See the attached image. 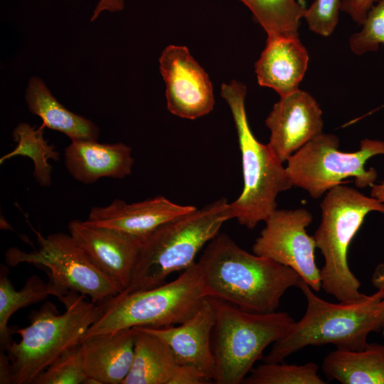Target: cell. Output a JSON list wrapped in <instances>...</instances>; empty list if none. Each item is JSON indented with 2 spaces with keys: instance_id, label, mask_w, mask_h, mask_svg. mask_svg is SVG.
Segmentation results:
<instances>
[{
  "instance_id": "6da1fadb",
  "label": "cell",
  "mask_w": 384,
  "mask_h": 384,
  "mask_svg": "<svg viewBox=\"0 0 384 384\" xmlns=\"http://www.w3.org/2000/svg\"><path fill=\"white\" fill-rule=\"evenodd\" d=\"M208 297L250 312L270 313L285 292L302 279L292 268L251 254L227 234H218L196 261Z\"/></svg>"
},
{
  "instance_id": "7a4b0ae2",
  "label": "cell",
  "mask_w": 384,
  "mask_h": 384,
  "mask_svg": "<svg viewBox=\"0 0 384 384\" xmlns=\"http://www.w3.org/2000/svg\"><path fill=\"white\" fill-rule=\"evenodd\" d=\"M306 300L302 318L272 344L264 363H279L309 346L333 344L336 349L360 351L369 343L372 332L384 326V288L370 295L348 302L331 303L316 296L302 279L298 287Z\"/></svg>"
},
{
  "instance_id": "3957f363",
  "label": "cell",
  "mask_w": 384,
  "mask_h": 384,
  "mask_svg": "<svg viewBox=\"0 0 384 384\" xmlns=\"http://www.w3.org/2000/svg\"><path fill=\"white\" fill-rule=\"evenodd\" d=\"M230 219H233L230 203L221 198L158 228L142 242L131 283L121 292L154 288L173 272L189 267Z\"/></svg>"
},
{
  "instance_id": "277c9868",
  "label": "cell",
  "mask_w": 384,
  "mask_h": 384,
  "mask_svg": "<svg viewBox=\"0 0 384 384\" xmlns=\"http://www.w3.org/2000/svg\"><path fill=\"white\" fill-rule=\"evenodd\" d=\"M65 311L58 314L50 302L32 312L30 325L16 330L21 336L6 349L11 383L33 384L35 378L55 360L80 343L87 329L100 317V303L71 292L62 302Z\"/></svg>"
},
{
  "instance_id": "5b68a950",
  "label": "cell",
  "mask_w": 384,
  "mask_h": 384,
  "mask_svg": "<svg viewBox=\"0 0 384 384\" xmlns=\"http://www.w3.org/2000/svg\"><path fill=\"white\" fill-rule=\"evenodd\" d=\"M246 86L237 80L221 86V96L230 107L237 132L244 183L240 196L230 203L231 213L241 225L253 229L277 209L279 193L293 186L286 167L253 134L246 114Z\"/></svg>"
},
{
  "instance_id": "8992f818",
  "label": "cell",
  "mask_w": 384,
  "mask_h": 384,
  "mask_svg": "<svg viewBox=\"0 0 384 384\" xmlns=\"http://www.w3.org/2000/svg\"><path fill=\"white\" fill-rule=\"evenodd\" d=\"M320 207L321 220L314 238L324 257L321 289L338 302L358 300L366 294L349 267L348 247L370 212L384 214V203L340 184L325 193Z\"/></svg>"
},
{
  "instance_id": "52a82bcc",
  "label": "cell",
  "mask_w": 384,
  "mask_h": 384,
  "mask_svg": "<svg viewBox=\"0 0 384 384\" xmlns=\"http://www.w3.org/2000/svg\"><path fill=\"white\" fill-rule=\"evenodd\" d=\"M207 297L196 261L170 282L146 290L120 292L101 302L102 315L87 329L82 341L121 329L180 324L191 316Z\"/></svg>"
},
{
  "instance_id": "ba28073f",
  "label": "cell",
  "mask_w": 384,
  "mask_h": 384,
  "mask_svg": "<svg viewBox=\"0 0 384 384\" xmlns=\"http://www.w3.org/2000/svg\"><path fill=\"white\" fill-rule=\"evenodd\" d=\"M215 309L212 346L217 384H240L262 359L265 349L282 338L295 320L287 312L255 313L209 297Z\"/></svg>"
},
{
  "instance_id": "9c48e42d",
  "label": "cell",
  "mask_w": 384,
  "mask_h": 384,
  "mask_svg": "<svg viewBox=\"0 0 384 384\" xmlns=\"http://www.w3.org/2000/svg\"><path fill=\"white\" fill-rule=\"evenodd\" d=\"M339 145L335 134L322 133L291 156L286 170L292 186L316 199L349 177L354 178L358 188L371 187L378 173L365 165L371 157L384 155V141L362 139L360 149L353 152L339 151Z\"/></svg>"
},
{
  "instance_id": "30bf717a",
  "label": "cell",
  "mask_w": 384,
  "mask_h": 384,
  "mask_svg": "<svg viewBox=\"0 0 384 384\" xmlns=\"http://www.w3.org/2000/svg\"><path fill=\"white\" fill-rule=\"evenodd\" d=\"M38 250L26 252L11 247L6 262L16 267L26 262L49 270V279L69 292L89 296L92 302L101 303L122 291L105 273L69 234L55 233L43 236L36 232Z\"/></svg>"
},
{
  "instance_id": "8fae6325",
  "label": "cell",
  "mask_w": 384,
  "mask_h": 384,
  "mask_svg": "<svg viewBox=\"0 0 384 384\" xmlns=\"http://www.w3.org/2000/svg\"><path fill=\"white\" fill-rule=\"evenodd\" d=\"M313 216L304 208L276 209L264 222L253 253L270 258L294 270L315 292L321 289V270L315 262L316 244L306 228Z\"/></svg>"
},
{
  "instance_id": "7c38bea8",
  "label": "cell",
  "mask_w": 384,
  "mask_h": 384,
  "mask_svg": "<svg viewBox=\"0 0 384 384\" xmlns=\"http://www.w3.org/2000/svg\"><path fill=\"white\" fill-rule=\"evenodd\" d=\"M159 62L166 85L167 109L171 114L195 119L212 111L215 98L211 81L187 47L168 46Z\"/></svg>"
},
{
  "instance_id": "4fadbf2b",
  "label": "cell",
  "mask_w": 384,
  "mask_h": 384,
  "mask_svg": "<svg viewBox=\"0 0 384 384\" xmlns=\"http://www.w3.org/2000/svg\"><path fill=\"white\" fill-rule=\"evenodd\" d=\"M265 124L270 131L267 145L283 164L323 133L322 110L309 92L299 89L280 97L266 118Z\"/></svg>"
},
{
  "instance_id": "5bb4252c",
  "label": "cell",
  "mask_w": 384,
  "mask_h": 384,
  "mask_svg": "<svg viewBox=\"0 0 384 384\" xmlns=\"http://www.w3.org/2000/svg\"><path fill=\"white\" fill-rule=\"evenodd\" d=\"M195 208L175 203L162 196L132 203L116 198L106 206L92 207L85 221L119 231L142 242L162 225Z\"/></svg>"
},
{
  "instance_id": "9a60e30c",
  "label": "cell",
  "mask_w": 384,
  "mask_h": 384,
  "mask_svg": "<svg viewBox=\"0 0 384 384\" xmlns=\"http://www.w3.org/2000/svg\"><path fill=\"white\" fill-rule=\"evenodd\" d=\"M215 322V309L207 297L191 316L177 326L141 328L160 338L178 364L193 366L214 381L216 368L212 334Z\"/></svg>"
},
{
  "instance_id": "2e32d148",
  "label": "cell",
  "mask_w": 384,
  "mask_h": 384,
  "mask_svg": "<svg viewBox=\"0 0 384 384\" xmlns=\"http://www.w3.org/2000/svg\"><path fill=\"white\" fill-rule=\"evenodd\" d=\"M70 235L122 291L131 283L141 242L119 231L96 227L79 219L68 225Z\"/></svg>"
},
{
  "instance_id": "e0dca14e",
  "label": "cell",
  "mask_w": 384,
  "mask_h": 384,
  "mask_svg": "<svg viewBox=\"0 0 384 384\" xmlns=\"http://www.w3.org/2000/svg\"><path fill=\"white\" fill-rule=\"evenodd\" d=\"M308 63V52L299 36H267L266 46L255 63V73L260 86L284 97L299 90Z\"/></svg>"
},
{
  "instance_id": "ac0fdd59",
  "label": "cell",
  "mask_w": 384,
  "mask_h": 384,
  "mask_svg": "<svg viewBox=\"0 0 384 384\" xmlns=\"http://www.w3.org/2000/svg\"><path fill=\"white\" fill-rule=\"evenodd\" d=\"M134 161L131 147L122 142L74 140L64 151L68 171L77 181L85 184L105 177L123 178L129 176Z\"/></svg>"
},
{
  "instance_id": "d6986e66",
  "label": "cell",
  "mask_w": 384,
  "mask_h": 384,
  "mask_svg": "<svg viewBox=\"0 0 384 384\" xmlns=\"http://www.w3.org/2000/svg\"><path fill=\"white\" fill-rule=\"evenodd\" d=\"M80 347L88 378L98 384H122L133 361L134 329L89 336L80 342Z\"/></svg>"
},
{
  "instance_id": "ffe728a7",
  "label": "cell",
  "mask_w": 384,
  "mask_h": 384,
  "mask_svg": "<svg viewBox=\"0 0 384 384\" xmlns=\"http://www.w3.org/2000/svg\"><path fill=\"white\" fill-rule=\"evenodd\" d=\"M29 111L43 120V124L74 140H98L100 128L90 119L67 110L51 94L38 77H31L26 90Z\"/></svg>"
},
{
  "instance_id": "44dd1931",
  "label": "cell",
  "mask_w": 384,
  "mask_h": 384,
  "mask_svg": "<svg viewBox=\"0 0 384 384\" xmlns=\"http://www.w3.org/2000/svg\"><path fill=\"white\" fill-rule=\"evenodd\" d=\"M322 370L343 384H384V343H368L360 351H331L323 360Z\"/></svg>"
},
{
  "instance_id": "7402d4cb",
  "label": "cell",
  "mask_w": 384,
  "mask_h": 384,
  "mask_svg": "<svg viewBox=\"0 0 384 384\" xmlns=\"http://www.w3.org/2000/svg\"><path fill=\"white\" fill-rule=\"evenodd\" d=\"M134 329L133 361L122 384H169L178 365L172 351L158 336Z\"/></svg>"
},
{
  "instance_id": "603a6c76",
  "label": "cell",
  "mask_w": 384,
  "mask_h": 384,
  "mask_svg": "<svg viewBox=\"0 0 384 384\" xmlns=\"http://www.w3.org/2000/svg\"><path fill=\"white\" fill-rule=\"evenodd\" d=\"M69 292L49 279L47 282L39 277H29L20 290H16L4 268L0 274V346L6 351L11 344L8 323L11 316L18 309L41 302L48 296L57 297L61 302Z\"/></svg>"
},
{
  "instance_id": "cb8c5ba5",
  "label": "cell",
  "mask_w": 384,
  "mask_h": 384,
  "mask_svg": "<svg viewBox=\"0 0 384 384\" xmlns=\"http://www.w3.org/2000/svg\"><path fill=\"white\" fill-rule=\"evenodd\" d=\"M45 126L38 129L26 122H20L14 129L12 137L17 143L16 148L0 159V164L16 156L28 157L34 166L33 176L42 187L51 185L52 166L49 160L58 161L60 154L55 146L43 137Z\"/></svg>"
},
{
  "instance_id": "d4e9b609",
  "label": "cell",
  "mask_w": 384,
  "mask_h": 384,
  "mask_svg": "<svg viewBox=\"0 0 384 384\" xmlns=\"http://www.w3.org/2000/svg\"><path fill=\"white\" fill-rule=\"evenodd\" d=\"M267 36H298L306 8L296 0H239Z\"/></svg>"
},
{
  "instance_id": "484cf974",
  "label": "cell",
  "mask_w": 384,
  "mask_h": 384,
  "mask_svg": "<svg viewBox=\"0 0 384 384\" xmlns=\"http://www.w3.org/2000/svg\"><path fill=\"white\" fill-rule=\"evenodd\" d=\"M319 366L309 362L302 365L264 363L253 368L244 384H325L318 374Z\"/></svg>"
},
{
  "instance_id": "4316f807",
  "label": "cell",
  "mask_w": 384,
  "mask_h": 384,
  "mask_svg": "<svg viewBox=\"0 0 384 384\" xmlns=\"http://www.w3.org/2000/svg\"><path fill=\"white\" fill-rule=\"evenodd\" d=\"M87 378L80 343L55 360L35 378L33 384H84Z\"/></svg>"
},
{
  "instance_id": "83f0119b",
  "label": "cell",
  "mask_w": 384,
  "mask_h": 384,
  "mask_svg": "<svg viewBox=\"0 0 384 384\" xmlns=\"http://www.w3.org/2000/svg\"><path fill=\"white\" fill-rule=\"evenodd\" d=\"M361 26L349 40L351 51L358 55L376 51L380 44H384V0L373 6Z\"/></svg>"
},
{
  "instance_id": "f1b7e54d",
  "label": "cell",
  "mask_w": 384,
  "mask_h": 384,
  "mask_svg": "<svg viewBox=\"0 0 384 384\" xmlns=\"http://www.w3.org/2000/svg\"><path fill=\"white\" fill-rule=\"evenodd\" d=\"M341 3V0H314L304 16L309 30L321 36H331L338 22Z\"/></svg>"
},
{
  "instance_id": "f546056e",
  "label": "cell",
  "mask_w": 384,
  "mask_h": 384,
  "mask_svg": "<svg viewBox=\"0 0 384 384\" xmlns=\"http://www.w3.org/2000/svg\"><path fill=\"white\" fill-rule=\"evenodd\" d=\"M380 0H341V11L346 13L358 26L364 22L368 13Z\"/></svg>"
},
{
  "instance_id": "4dcf8cb0",
  "label": "cell",
  "mask_w": 384,
  "mask_h": 384,
  "mask_svg": "<svg viewBox=\"0 0 384 384\" xmlns=\"http://www.w3.org/2000/svg\"><path fill=\"white\" fill-rule=\"evenodd\" d=\"M210 380L193 366L178 365L169 384H205Z\"/></svg>"
},
{
  "instance_id": "1f68e13d",
  "label": "cell",
  "mask_w": 384,
  "mask_h": 384,
  "mask_svg": "<svg viewBox=\"0 0 384 384\" xmlns=\"http://www.w3.org/2000/svg\"><path fill=\"white\" fill-rule=\"evenodd\" d=\"M124 8V0H100L93 11L90 20L95 21L105 11L116 12L122 11Z\"/></svg>"
},
{
  "instance_id": "d6a6232c",
  "label": "cell",
  "mask_w": 384,
  "mask_h": 384,
  "mask_svg": "<svg viewBox=\"0 0 384 384\" xmlns=\"http://www.w3.org/2000/svg\"><path fill=\"white\" fill-rule=\"evenodd\" d=\"M371 282L376 289L384 288V262L375 267L372 274ZM381 332L384 336V326Z\"/></svg>"
},
{
  "instance_id": "836d02e7",
  "label": "cell",
  "mask_w": 384,
  "mask_h": 384,
  "mask_svg": "<svg viewBox=\"0 0 384 384\" xmlns=\"http://www.w3.org/2000/svg\"><path fill=\"white\" fill-rule=\"evenodd\" d=\"M370 196L384 203V180L380 183H374L371 186Z\"/></svg>"
}]
</instances>
